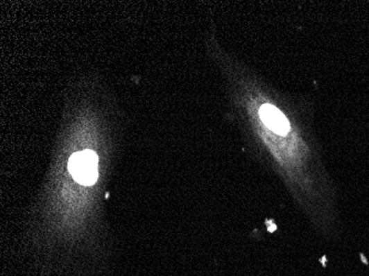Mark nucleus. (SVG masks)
<instances>
[{
    "mask_svg": "<svg viewBox=\"0 0 369 276\" xmlns=\"http://www.w3.org/2000/svg\"><path fill=\"white\" fill-rule=\"evenodd\" d=\"M69 171L78 184L92 186L98 177V158L92 150L76 153L69 159Z\"/></svg>",
    "mask_w": 369,
    "mask_h": 276,
    "instance_id": "1",
    "label": "nucleus"
},
{
    "mask_svg": "<svg viewBox=\"0 0 369 276\" xmlns=\"http://www.w3.org/2000/svg\"><path fill=\"white\" fill-rule=\"evenodd\" d=\"M259 114H260L262 122L268 128H271L275 133L285 135L290 130L288 119L275 106L270 105V104L261 106Z\"/></svg>",
    "mask_w": 369,
    "mask_h": 276,
    "instance_id": "2",
    "label": "nucleus"
}]
</instances>
